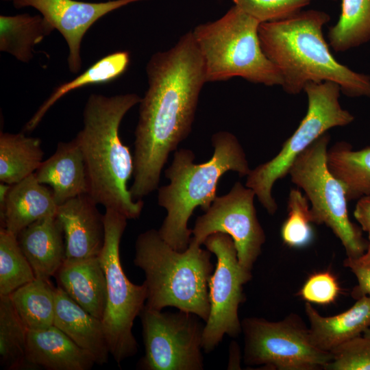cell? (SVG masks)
Listing matches in <instances>:
<instances>
[{"instance_id":"obj_25","label":"cell","mask_w":370,"mask_h":370,"mask_svg":"<svg viewBox=\"0 0 370 370\" xmlns=\"http://www.w3.org/2000/svg\"><path fill=\"white\" fill-rule=\"evenodd\" d=\"M54 29L41 15H1L0 51L22 62H29L33 58L34 46Z\"/></svg>"},{"instance_id":"obj_3","label":"cell","mask_w":370,"mask_h":370,"mask_svg":"<svg viewBox=\"0 0 370 370\" xmlns=\"http://www.w3.org/2000/svg\"><path fill=\"white\" fill-rule=\"evenodd\" d=\"M140 100L135 93L91 94L84 108L83 127L75 138L84 156L88 195L97 204L127 219H138L144 203L134 200L127 188L134 158L121 139L119 127L126 113Z\"/></svg>"},{"instance_id":"obj_7","label":"cell","mask_w":370,"mask_h":370,"mask_svg":"<svg viewBox=\"0 0 370 370\" xmlns=\"http://www.w3.org/2000/svg\"><path fill=\"white\" fill-rule=\"evenodd\" d=\"M308 98L306 115L278 153L270 160L251 169L245 186L252 189L259 202L270 214L278 205L272 195L275 183L288 175L296 158L328 130L352 123L354 116L343 108L340 86L331 81L310 82L304 90Z\"/></svg>"},{"instance_id":"obj_2","label":"cell","mask_w":370,"mask_h":370,"mask_svg":"<svg viewBox=\"0 0 370 370\" xmlns=\"http://www.w3.org/2000/svg\"><path fill=\"white\" fill-rule=\"evenodd\" d=\"M330 16L308 10L278 21L260 24L262 49L280 71L282 87L290 95L304 90L310 82L331 81L349 97L370 98V75L352 70L338 62L323 34Z\"/></svg>"},{"instance_id":"obj_30","label":"cell","mask_w":370,"mask_h":370,"mask_svg":"<svg viewBox=\"0 0 370 370\" xmlns=\"http://www.w3.org/2000/svg\"><path fill=\"white\" fill-rule=\"evenodd\" d=\"M36 278L17 236L0 230V296L10 295Z\"/></svg>"},{"instance_id":"obj_17","label":"cell","mask_w":370,"mask_h":370,"mask_svg":"<svg viewBox=\"0 0 370 370\" xmlns=\"http://www.w3.org/2000/svg\"><path fill=\"white\" fill-rule=\"evenodd\" d=\"M17 240L36 278L50 280L55 276L66 259L63 229L56 214L27 226Z\"/></svg>"},{"instance_id":"obj_19","label":"cell","mask_w":370,"mask_h":370,"mask_svg":"<svg viewBox=\"0 0 370 370\" xmlns=\"http://www.w3.org/2000/svg\"><path fill=\"white\" fill-rule=\"evenodd\" d=\"M0 207L1 227L17 236L32 223L56 214L58 205L50 188L33 173L10 186Z\"/></svg>"},{"instance_id":"obj_24","label":"cell","mask_w":370,"mask_h":370,"mask_svg":"<svg viewBox=\"0 0 370 370\" xmlns=\"http://www.w3.org/2000/svg\"><path fill=\"white\" fill-rule=\"evenodd\" d=\"M130 62L128 51H116L101 58L73 79L57 86L27 122L23 132L34 130L49 108L67 93L86 86L110 82L125 73Z\"/></svg>"},{"instance_id":"obj_28","label":"cell","mask_w":370,"mask_h":370,"mask_svg":"<svg viewBox=\"0 0 370 370\" xmlns=\"http://www.w3.org/2000/svg\"><path fill=\"white\" fill-rule=\"evenodd\" d=\"M330 45L344 52L370 41V0H341L338 21L330 27Z\"/></svg>"},{"instance_id":"obj_12","label":"cell","mask_w":370,"mask_h":370,"mask_svg":"<svg viewBox=\"0 0 370 370\" xmlns=\"http://www.w3.org/2000/svg\"><path fill=\"white\" fill-rule=\"evenodd\" d=\"M203 245L217 258L208 282L210 314L203 332L202 349L212 352L225 334L236 337L242 332L238 310L245 301L243 285L251 279V272L239 264L234 243L227 234L214 233Z\"/></svg>"},{"instance_id":"obj_16","label":"cell","mask_w":370,"mask_h":370,"mask_svg":"<svg viewBox=\"0 0 370 370\" xmlns=\"http://www.w3.org/2000/svg\"><path fill=\"white\" fill-rule=\"evenodd\" d=\"M34 175L39 182L50 187L58 206L88 194L84 156L75 138L60 142L54 153L42 162Z\"/></svg>"},{"instance_id":"obj_11","label":"cell","mask_w":370,"mask_h":370,"mask_svg":"<svg viewBox=\"0 0 370 370\" xmlns=\"http://www.w3.org/2000/svg\"><path fill=\"white\" fill-rule=\"evenodd\" d=\"M139 317L145 347V355L138 361L139 369H204L202 339L205 323L199 317L180 310L164 312L145 306Z\"/></svg>"},{"instance_id":"obj_31","label":"cell","mask_w":370,"mask_h":370,"mask_svg":"<svg viewBox=\"0 0 370 370\" xmlns=\"http://www.w3.org/2000/svg\"><path fill=\"white\" fill-rule=\"evenodd\" d=\"M288 217L281 228L284 243L291 247H301L312 237L308 200L299 189H291L288 199Z\"/></svg>"},{"instance_id":"obj_34","label":"cell","mask_w":370,"mask_h":370,"mask_svg":"<svg viewBox=\"0 0 370 370\" xmlns=\"http://www.w3.org/2000/svg\"><path fill=\"white\" fill-rule=\"evenodd\" d=\"M340 291L335 277L329 271L312 275L299 291L300 296L307 302L328 304L333 302Z\"/></svg>"},{"instance_id":"obj_41","label":"cell","mask_w":370,"mask_h":370,"mask_svg":"<svg viewBox=\"0 0 370 370\" xmlns=\"http://www.w3.org/2000/svg\"><path fill=\"white\" fill-rule=\"evenodd\" d=\"M332 1H336V0H332Z\"/></svg>"},{"instance_id":"obj_10","label":"cell","mask_w":370,"mask_h":370,"mask_svg":"<svg viewBox=\"0 0 370 370\" xmlns=\"http://www.w3.org/2000/svg\"><path fill=\"white\" fill-rule=\"evenodd\" d=\"M244 362L278 370L325 368L332 354L316 347L302 319L292 314L282 321L249 317L241 321Z\"/></svg>"},{"instance_id":"obj_18","label":"cell","mask_w":370,"mask_h":370,"mask_svg":"<svg viewBox=\"0 0 370 370\" xmlns=\"http://www.w3.org/2000/svg\"><path fill=\"white\" fill-rule=\"evenodd\" d=\"M27 358L33 369L89 370L92 356L55 325L42 330H27Z\"/></svg>"},{"instance_id":"obj_33","label":"cell","mask_w":370,"mask_h":370,"mask_svg":"<svg viewBox=\"0 0 370 370\" xmlns=\"http://www.w3.org/2000/svg\"><path fill=\"white\" fill-rule=\"evenodd\" d=\"M326 370H370V338L363 335L352 338L331 351Z\"/></svg>"},{"instance_id":"obj_21","label":"cell","mask_w":370,"mask_h":370,"mask_svg":"<svg viewBox=\"0 0 370 370\" xmlns=\"http://www.w3.org/2000/svg\"><path fill=\"white\" fill-rule=\"evenodd\" d=\"M53 325L88 352L96 364L108 362L110 354L101 320L85 310L58 286Z\"/></svg>"},{"instance_id":"obj_40","label":"cell","mask_w":370,"mask_h":370,"mask_svg":"<svg viewBox=\"0 0 370 370\" xmlns=\"http://www.w3.org/2000/svg\"><path fill=\"white\" fill-rule=\"evenodd\" d=\"M3 1H12L13 0H3Z\"/></svg>"},{"instance_id":"obj_5","label":"cell","mask_w":370,"mask_h":370,"mask_svg":"<svg viewBox=\"0 0 370 370\" xmlns=\"http://www.w3.org/2000/svg\"><path fill=\"white\" fill-rule=\"evenodd\" d=\"M211 254L191 240L185 250H175L155 229L140 234L134 264L145 276V306L157 310L174 307L206 322L210 314L208 282L214 269Z\"/></svg>"},{"instance_id":"obj_20","label":"cell","mask_w":370,"mask_h":370,"mask_svg":"<svg viewBox=\"0 0 370 370\" xmlns=\"http://www.w3.org/2000/svg\"><path fill=\"white\" fill-rule=\"evenodd\" d=\"M54 277L58 286L74 301L102 319L106 305V282L99 256L66 258Z\"/></svg>"},{"instance_id":"obj_26","label":"cell","mask_w":370,"mask_h":370,"mask_svg":"<svg viewBox=\"0 0 370 370\" xmlns=\"http://www.w3.org/2000/svg\"><path fill=\"white\" fill-rule=\"evenodd\" d=\"M43 155L39 138L1 132L0 181L12 185L34 173Z\"/></svg>"},{"instance_id":"obj_1","label":"cell","mask_w":370,"mask_h":370,"mask_svg":"<svg viewBox=\"0 0 370 370\" xmlns=\"http://www.w3.org/2000/svg\"><path fill=\"white\" fill-rule=\"evenodd\" d=\"M146 73L148 88L139 103L130 188L136 201L158 188L169 154L191 132L199 95L207 82L193 32L182 35L168 50L153 54Z\"/></svg>"},{"instance_id":"obj_36","label":"cell","mask_w":370,"mask_h":370,"mask_svg":"<svg viewBox=\"0 0 370 370\" xmlns=\"http://www.w3.org/2000/svg\"><path fill=\"white\" fill-rule=\"evenodd\" d=\"M354 216L363 231L370 232V195L358 199Z\"/></svg>"},{"instance_id":"obj_23","label":"cell","mask_w":370,"mask_h":370,"mask_svg":"<svg viewBox=\"0 0 370 370\" xmlns=\"http://www.w3.org/2000/svg\"><path fill=\"white\" fill-rule=\"evenodd\" d=\"M327 164L345 186L348 201L370 195V145L354 150L345 141L328 148Z\"/></svg>"},{"instance_id":"obj_15","label":"cell","mask_w":370,"mask_h":370,"mask_svg":"<svg viewBox=\"0 0 370 370\" xmlns=\"http://www.w3.org/2000/svg\"><path fill=\"white\" fill-rule=\"evenodd\" d=\"M97 205L83 194L58 206L56 217L63 229L66 258L99 256L105 242V223Z\"/></svg>"},{"instance_id":"obj_27","label":"cell","mask_w":370,"mask_h":370,"mask_svg":"<svg viewBox=\"0 0 370 370\" xmlns=\"http://www.w3.org/2000/svg\"><path fill=\"white\" fill-rule=\"evenodd\" d=\"M56 288L50 280L35 278L9 295L27 330H42L53 325Z\"/></svg>"},{"instance_id":"obj_39","label":"cell","mask_w":370,"mask_h":370,"mask_svg":"<svg viewBox=\"0 0 370 370\" xmlns=\"http://www.w3.org/2000/svg\"><path fill=\"white\" fill-rule=\"evenodd\" d=\"M362 335H363L365 337H367V338H370V327H369V328H367V329L364 332V333L362 334Z\"/></svg>"},{"instance_id":"obj_29","label":"cell","mask_w":370,"mask_h":370,"mask_svg":"<svg viewBox=\"0 0 370 370\" xmlns=\"http://www.w3.org/2000/svg\"><path fill=\"white\" fill-rule=\"evenodd\" d=\"M27 332L9 295L0 296V364L3 369H33L27 358Z\"/></svg>"},{"instance_id":"obj_4","label":"cell","mask_w":370,"mask_h":370,"mask_svg":"<svg viewBox=\"0 0 370 370\" xmlns=\"http://www.w3.org/2000/svg\"><path fill=\"white\" fill-rule=\"evenodd\" d=\"M212 156L203 163L194 162V153L180 149L174 153L164 175L170 181L158 188V204L166 211L160 227V236L174 249L182 251L189 245L192 230L188 222L197 207L204 212L217 197L221 177L227 171L240 177L251 171L245 152L235 135L219 131L212 136Z\"/></svg>"},{"instance_id":"obj_38","label":"cell","mask_w":370,"mask_h":370,"mask_svg":"<svg viewBox=\"0 0 370 370\" xmlns=\"http://www.w3.org/2000/svg\"><path fill=\"white\" fill-rule=\"evenodd\" d=\"M369 233L368 245L365 252L358 259L360 262L364 263L370 262V232Z\"/></svg>"},{"instance_id":"obj_8","label":"cell","mask_w":370,"mask_h":370,"mask_svg":"<svg viewBox=\"0 0 370 370\" xmlns=\"http://www.w3.org/2000/svg\"><path fill=\"white\" fill-rule=\"evenodd\" d=\"M330 141L328 132L319 137L296 158L288 175L310 202L312 222L331 229L341 241L347 258H358L365 252L368 241L349 218L344 184L328 168Z\"/></svg>"},{"instance_id":"obj_32","label":"cell","mask_w":370,"mask_h":370,"mask_svg":"<svg viewBox=\"0 0 370 370\" xmlns=\"http://www.w3.org/2000/svg\"><path fill=\"white\" fill-rule=\"evenodd\" d=\"M312 0H232L234 5L260 23L290 17L308 5Z\"/></svg>"},{"instance_id":"obj_14","label":"cell","mask_w":370,"mask_h":370,"mask_svg":"<svg viewBox=\"0 0 370 370\" xmlns=\"http://www.w3.org/2000/svg\"><path fill=\"white\" fill-rule=\"evenodd\" d=\"M147 0H113L106 2H85L76 0H13L19 9L32 7L60 32L65 39L69 55V71L77 73L82 68L81 44L89 28L99 18L128 4Z\"/></svg>"},{"instance_id":"obj_35","label":"cell","mask_w":370,"mask_h":370,"mask_svg":"<svg viewBox=\"0 0 370 370\" xmlns=\"http://www.w3.org/2000/svg\"><path fill=\"white\" fill-rule=\"evenodd\" d=\"M344 266L355 275L358 285L353 290L355 298L366 296L370 298V262L364 263L356 258H347Z\"/></svg>"},{"instance_id":"obj_6","label":"cell","mask_w":370,"mask_h":370,"mask_svg":"<svg viewBox=\"0 0 370 370\" xmlns=\"http://www.w3.org/2000/svg\"><path fill=\"white\" fill-rule=\"evenodd\" d=\"M260 24L234 5L220 18L192 30L204 62L207 82L240 77L254 84L282 86L280 71L262 49Z\"/></svg>"},{"instance_id":"obj_13","label":"cell","mask_w":370,"mask_h":370,"mask_svg":"<svg viewBox=\"0 0 370 370\" xmlns=\"http://www.w3.org/2000/svg\"><path fill=\"white\" fill-rule=\"evenodd\" d=\"M255 197L252 189L236 182L228 193L217 196L205 213L197 218L190 240L201 245L214 233L228 234L234 243L239 264L251 272L265 242L254 206Z\"/></svg>"},{"instance_id":"obj_22","label":"cell","mask_w":370,"mask_h":370,"mask_svg":"<svg viewBox=\"0 0 370 370\" xmlns=\"http://www.w3.org/2000/svg\"><path fill=\"white\" fill-rule=\"evenodd\" d=\"M313 345L331 352L343 343L361 336L370 327V298L363 296L348 310L332 317L321 316L309 302L305 305Z\"/></svg>"},{"instance_id":"obj_37","label":"cell","mask_w":370,"mask_h":370,"mask_svg":"<svg viewBox=\"0 0 370 370\" xmlns=\"http://www.w3.org/2000/svg\"><path fill=\"white\" fill-rule=\"evenodd\" d=\"M240 368V350L238 344L232 341L229 348V360L227 369H238Z\"/></svg>"},{"instance_id":"obj_9","label":"cell","mask_w":370,"mask_h":370,"mask_svg":"<svg viewBox=\"0 0 370 370\" xmlns=\"http://www.w3.org/2000/svg\"><path fill=\"white\" fill-rule=\"evenodd\" d=\"M104 215L105 242L99 256L106 282V305L101 319L110 355L120 365L134 356L138 343L132 332L135 319L144 308L147 289L126 276L120 258V242L127 217L111 208Z\"/></svg>"}]
</instances>
